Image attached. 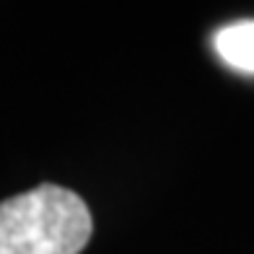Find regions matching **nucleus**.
<instances>
[{"label": "nucleus", "instance_id": "f03ea898", "mask_svg": "<svg viewBox=\"0 0 254 254\" xmlns=\"http://www.w3.org/2000/svg\"><path fill=\"white\" fill-rule=\"evenodd\" d=\"M215 50L228 65L254 73V21H239L218 31Z\"/></svg>", "mask_w": 254, "mask_h": 254}, {"label": "nucleus", "instance_id": "f257e3e1", "mask_svg": "<svg viewBox=\"0 0 254 254\" xmlns=\"http://www.w3.org/2000/svg\"><path fill=\"white\" fill-rule=\"evenodd\" d=\"M94 236V215L78 192L42 182L0 200V254H80Z\"/></svg>", "mask_w": 254, "mask_h": 254}]
</instances>
